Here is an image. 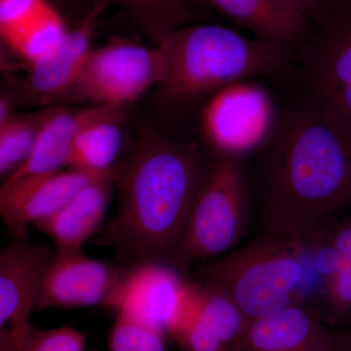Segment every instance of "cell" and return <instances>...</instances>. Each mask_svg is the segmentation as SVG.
<instances>
[{
  "mask_svg": "<svg viewBox=\"0 0 351 351\" xmlns=\"http://www.w3.org/2000/svg\"><path fill=\"white\" fill-rule=\"evenodd\" d=\"M251 221L246 168L241 158L218 156L196 197L172 265L217 258L237 248Z\"/></svg>",
  "mask_w": 351,
  "mask_h": 351,
  "instance_id": "5",
  "label": "cell"
},
{
  "mask_svg": "<svg viewBox=\"0 0 351 351\" xmlns=\"http://www.w3.org/2000/svg\"><path fill=\"white\" fill-rule=\"evenodd\" d=\"M66 32L62 16L46 1L20 24L2 29L1 36L11 49L32 64L50 55Z\"/></svg>",
  "mask_w": 351,
  "mask_h": 351,
  "instance_id": "20",
  "label": "cell"
},
{
  "mask_svg": "<svg viewBox=\"0 0 351 351\" xmlns=\"http://www.w3.org/2000/svg\"><path fill=\"white\" fill-rule=\"evenodd\" d=\"M321 242L332 247L346 263H351V216L331 226Z\"/></svg>",
  "mask_w": 351,
  "mask_h": 351,
  "instance_id": "27",
  "label": "cell"
},
{
  "mask_svg": "<svg viewBox=\"0 0 351 351\" xmlns=\"http://www.w3.org/2000/svg\"><path fill=\"white\" fill-rule=\"evenodd\" d=\"M226 351H339L336 334L306 304L250 321Z\"/></svg>",
  "mask_w": 351,
  "mask_h": 351,
  "instance_id": "13",
  "label": "cell"
},
{
  "mask_svg": "<svg viewBox=\"0 0 351 351\" xmlns=\"http://www.w3.org/2000/svg\"><path fill=\"white\" fill-rule=\"evenodd\" d=\"M47 0H0V27L9 29L29 18Z\"/></svg>",
  "mask_w": 351,
  "mask_h": 351,
  "instance_id": "25",
  "label": "cell"
},
{
  "mask_svg": "<svg viewBox=\"0 0 351 351\" xmlns=\"http://www.w3.org/2000/svg\"><path fill=\"white\" fill-rule=\"evenodd\" d=\"M156 47L165 62L159 92L175 105L211 96L258 75L286 69L288 49L244 38L221 25H186L163 36Z\"/></svg>",
  "mask_w": 351,
  "mask_h": 351,
  "instance_id": "3",
  "label": "cell"
},
{
  "mask_svg": "<svg viewBox=\"0 0 351 351\" xmlns=\"http://www.w3.org/2000/svg\"><path fill=\"white\" fill-rule=\"evenodd\" d=\"M48 2H49V3L51 4V5H52V3H51V0H47ZM53 6V5H52Z\"/></svg>",
  "mask_w": 351,
  "mask_h": 351,
  "instance_id": "29",
  "label": "cell"
},
{
  "mask_svg": "<svg viewBox=\"0 0 351 351\" xmlns=\"http://www.w3.org/2000/svg\"><path fill=\"white\" fill-rule=\"evenodd\" d=\"M126 10L132 19L152 40L158 43L174 29L193 19L186 0H103Z\"/></svg>",
  "mask_w": 351,
  "mask_h": 351,
  "instance_id": "22",
  "label": "cell"
},
{
  "mask_svg": "<svg viewBox=\"0 0 351 351\" xmlns=\"http://www.w3.org/2000/svg\"><path fill=\"white\" fill-rule=\"evenodd\" d=\"M191 6V0H186ZM255 34L257 38L289 48L304 43L308 21L276 0H195Z\"/></svg>",
  "mask_w": 351,
  "mask_h": 351,
  "instance_id": "16",
  "label": "cell"
},
{
  "mask_svg": "<svg viewBox=\"0 0 351 351\" xmlns=\"http://www.w3.org/2000/svg\"><path fill=\"white\" fill-rule=\"evenodd\" d=\"M115 174L73 169L6 180L0 191V214L16 239H27V226H36L62 209L88 184Z\"/></svg>",
  "mask_w": 351,
  "mask_h": 351,
  "instance_id": "12",
  "label": "cell"
},
{
  "mask_svg": "<svg viewBox=\"0 0 351 351\" xmlns=\"http://www.w3.org/2000/svg\"><path fill=\"white\" fill-rule=\"evenodd\" d=\"M211 163L195 145L154 140L133 156L108 242L122 260L172 263Z\"/></svg>",
  "mask_w": 351,
  "mask_h": 351,
  "instance_id": "2",
  "label": "cell"
},
{
  "mask_svg": "<svg viewBox=\"0 0 351 351\" xmlns=\"http://www.w3.org/2000/svg\"><path fill=\"white\" fill-rule=\"evenodd\" d=\"M248 323L219 289L188 283L169 336L181 351H226Z\"/></svg>",
  "mask_w": 351,
  "mask_h": 351,
  "instance_id": "11",
  "label": "cell"
},
{
  "mask_svg": "<svg viewBox=\"0 0 351 351\" xmlns=\"http://www.w3.org/2000/svg\"><path fill=\"white\" fill-rule=\"evenodd\" d=\"M127 271L78 251H55L39 281L36 311L47 308H119Z\"/></svg>",
  "mask_w": 351,
  "mask_h": 351,
  "instance_id": "9",
  "label": "cell"
},
{
  "mask_svg": "<svg viewBox=\"0 0 351 351\" xmlns=\"http://www.w3.org/2000/svg\"><path fill=\"white\" fill-rule=\"evenodd\" d=\"M302 63L313 105L351 133V0L311 25Z\"/></svg>",
  "mask_w": 351,
  "mask_h": 351,
  "instance_id": "6",
  "label": "cell"
},
{
  "mask_svg": "<svg viewBox=\"0 0 351 351\" xmlns=\"http://www.w3.org/2000/svg\"><path fill=\"white\" fill-rule=\"evenodd\" d=\"M164 71L165 62L156 46L113 38L90 52L68 95L94 106L124 108L158 85Z\"/></svg>",
  "mask_w": 351,
  "mask_h": 351,
  "instance_id": "7",
  "label": "cell"
},
{
  "mask_svg": "<svg viewBox=\"0 0 351 351\" xmlns=\"http://www.w3.org/2000/svg\"><path fill=\"white\" fill-rule=\"evenodd\" d=\"M121 112L92 122L76 136L68 167L73 169L105 173L113 169L123 142L120 126Z\"/></svg>",
  "mask_w": 351,
  "mask_h": 351,
  "instance_id": "19",
  "label": "cell"
},
{
  "mask_svg": "<svg viewBox=\"0 0 351 351\" xmlns=\"http://www.w3.org/2000/svg\"><path fill=\"white\" fill-rule=\"evenodd\" d=\"M306 249L258 235L205 265L201 280L225 293L250 322L301 304L300 293L308 277Z\"/></svg>",
  "mask_w": 351,
  "mask_h": 351,
  "instance_id": "4",
  "label": "cell"
},
{
  "mask_svg": "<svg viewBox=\"0 0 351 351\" xmlns=\"http://www.w3.org/2000/svg\"><path fill=\"white\" fill-rule=\"evenodd\" d=\"M115 174L91 182L49 218L36 223L54 242L56 251L82 250L107 212Z\"/></svg>",
  "mask_w": 351,
  "mask_h": 351,
  "instance_id": "18",
  "label": "cell"
},
{
  "mask_svg": "<svg viewBox=\"0 0 351 351\" xmlns=\"http://www.w3.org/2000/svg\"><path fill=\"white\" fill-rule=\"evenodd\" d=\"M263 147L246 170L258 234L315 246L351 216L350 132L313 104Z\"/></svg>",
  "mask_w": 351,
  "mask_h": 351,
  "instance_id": "1",
  "label": "cell"
},
{
  "mask_svg": "<svg viewBox=\"0 0 351 351\" xmlns=\"http://www.w3.org/2000/svg\"><path fill=\"white\" fill-rule=\"evenodd\" d=\"M108 5L103 0H95L82 22L66 32L50 55L29 64L27 88L34 100L44 105L71 91L92 51L90 46L99 17Z\"/></svg>",
  "mask_w": 351,
  "mask_h": 351,
  "instance_id": "15",
  "label": "cell"
},
{
  "mask_svg": "<svg viewBox=\"0 0 351 351\" xmlns=\"http://www.w3.org/2000/svg\"><path fill=\"white\" fill-rule=\"evenodd\" d=\"M55 252L16 239L0 254V351H23L32 328L39 281Z\"/></svg>",
  "mask_w": 351,
  "mask_h": 351,
  "instance_id": "10",
  "label": "cell"
},
{
  "mask_svg": "<svg viewBox=\"0 0 351 351\" xmlns=\"http://www.w3.org/2000/svg\"><path fill=\"white\" fill-rule=\"evenodd\" d=\"M170 263L147 262L127 271L117 311L169 335L188 283Z\"/></svg>",
  "mask_w": 351,
  "mask_h": 351,
  "instance_id": "14",
  "label": "cell"
},
{
  "mask_svg": "<svg viewBox=\"0 0 351 351\" xmlns=\"http://www.w3.org/2000/svg\"><path fill=\"white\" fill-rule=\"evenodd\" d=\"M85 346L84 335L71 328L32 329L23 351H85Z\"/></svg>",
  "mask_w": 351,
  "mask_h": 351,
  "instance_id": "24",
  "label": "cell"
},
{
  "mask_svg": "<svg viewBox=\"0 0 351 351\" xmlns=\"http://www.w3.org/2000/svg\"><path fill=\"white\" fill-rule=\"evenodd\" d=\"M56 107L12 115L0 124V175L8 178L32 156L46 121Z\"/></svg>",
  "mask_w": 351,
  "mask_h": 351,
  "instance_id": "21",
  "label": "cell"
},
{
  "mask_svg": "<svg viewBox=\"0 0 351 351\" xmlns=\"http://www.w3.org/2000/svg\"><path fill=\"white\" fill-rule=\"evenodd\" d=\"M122 108L110 106L78 110L55 108L41 130L32 156L7 180L59 172L68 166L71 147L80 132L96 120L121 112Z\"/></svg>",
  "mask_w": 351,
  "mask_h": 351,
  "instance_id": "17",
  "label": "cell"
},
{
  "mask_svg": "<svg viewBox=\"0 0 351 351\" xmlns=\"http://www.w3.org/2000/svg\"><path fill=\"white\" fill-rule=\"evenodd\" d=\"M274 117L269 93L246 80L210 96L202 112V126L218 156L242 158L257 152L271 137Z\"/></svg>",
  "mask_w": 351,
  "mask_h": 351,
  "instance_id": "8",
  "label": "cell"
},
{
  "mask_svg": "<svg viewBox=\"0 0 351 351\" xmlns=\"http://www.w3.org/2000/svg\"><path fill=\"white\" fill-rule=\"evenodd\" d=\"M339 351H351V324L336 334Z\"/></svg>",
  "mask_w": 351,
  "mask_h": 351,
  "instance_id": "28",
  "label": "cell"
},
{
  "mask_svg": "<svg viewBox=\"0 0 351 351\" xmlns=\"http://www.w3.org/2000/svg\"><path fill=\"white\" fill-rule=\"evenodd\" d=\"M279 3L287 7L293 12L299 14L311 25L318 22L321 18L338 5L341 0H276Z\"/></svg>",
  "mask_w": 351,
  "mask_h": 351,
  "instance_id": "26",
  "label": "cell"
},
{
  "mask_svg": "<svg viewBox=\"0 0 351 351\" xmlns=\"http://www.w3.org/2000/svg\"><path fill=\"white\" fill-rule=\"evenodd\" d=\"M108 346L110 351H166L165 334L119 311Z\"/></svg>",
  "mask_w": 351,
  "mask_h": 351,
  "instance_id": "23",
  "label": "cell"
}]
</instances>
